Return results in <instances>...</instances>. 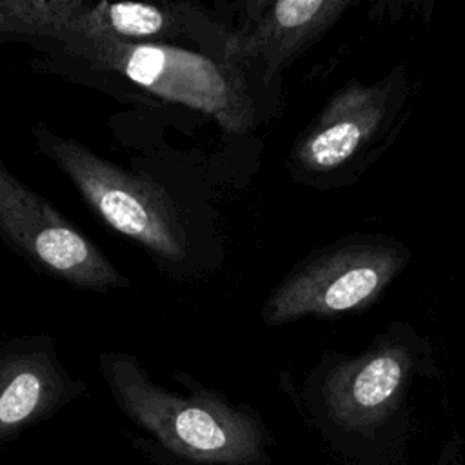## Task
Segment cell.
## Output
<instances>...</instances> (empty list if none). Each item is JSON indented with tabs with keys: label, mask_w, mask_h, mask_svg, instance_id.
<instances>
[{
	"label": "cell",
	"mask_w": 465,
	"mask_h": 465,
	"mask_svg": "<svg viewBox=\"0 0 465 465\" xmlns=\"http://www.w3.org/2000/svg\"><path fill=\"white\" fill-rule=\"evenodd\" d=\"M436 374L434 345L407 320H392L358 354L325 351L305 380L311 407L347 430L398 416L418 376Z\"/></svg>",
	"instance_id": "5b68a950"
},
{
	"label": "cell",
	"mask_w": 465,
	"mask_h": 465,
	"mask_svg": "<svg viewBox=\"0 0 465 465\" xmlns=\"http://www.w3.org/2000/svg\"><path fill=\"white\" fill-rule=\"evenodd\" d=\"M85 392L58 356L51 334L15 336L0 343V445L47 420Z\"/></svg>",
	"instance_id": "9c48e42d"
},
{
	"label": "cell",
	"mask_w": 465,
	"mask_h": 465,
	"mask_svg": "<svg viewBox=\"0 0 465 465\" xmlns=\"http://www.w3.org/2000/svg\"><path fill=\"white\" fill-rule=\"evenodd\" d=\"M98 367L118 409L169 452L202 465H258L265 460L269 434L260 416L191 374H173L187 389L178 394L158 385L129 352L104 351Z\"/></svg>",
	"instance_id": "7a4b0ae2"
},
{
	"label": "cell",
	"mask_w": 465,
	"mask_h": 465,
	"mask_svg": "<svg viewBox=\"0 0 465 465\" xmlns=\"http://www.w3.org/2000/svg\"><path fill=\"white\" fill-rule=\"evenodd\" d=\"M36 67L76 82L136 87L154 100L200 111L232 134H245L280 107V94L223 58L171 44L111 36H60L31 45Z\"/></svg>",
	"instance_id": "6da1fadb"
},
{
	"label": "cell",
	"mask_w": 465,
	"mask_h": 465,
	"mask_svg": "<svg viewBox=\"0 0 465 465\" xmlns=\"http://www.w3.org/2000/svg\"><path fill=\"white\" fill-rule=\"evenodd\" d=\"M94 31V2L87 0H0V45L38 44Z\"/></svg>",
	"instance_id": "30bf717a"
},
{
	"label": "cell",
	"mask_w": 465,
	"mask_h": 465,
	"mask_svg": "<svg viewBox=\"0 0 465 465\" xmlns=\"http://www.w3.org/2000/svg\"><path fill=\"white\" fill-rule=\"evenodd\" d=\"M411 260V247L394 236L345 234L291 267L265 298L262 323L280 327L303 318L363 312L381 300Z\"/></svg>",
	"instance_id": "8992f818"
},
{
	"label": "cell",
	"mask_w": 465,
	"mask_h": 465,
	"mask_svg": "<svg viewBox=\"0 0 465 465\" xmlns=\"http://www.w3.org/2000/svg\"><path fill=\"white\" fill-rule=\"evenodd\" d=\"M0 240L45 276L89 292L125 291L131 280L49 200L0 160Z\"/></svg>",
	"instance_id": "52a82bcc"
},
{
	"label": "cell",
	"mask_w": 465,
	"mask_h": 465,
	"mask_svg": "<svg viewBox=\"0 0 465 465\" xmlns=\"http://www.w3.org/2000/svg\"><path fill=\"white\" fill-rule=\"evenodd\" d=\"M409 100L403 62L372 84L345 82L292 142L285 160L291 180L316 191L354 185L392 143Z\"/></svg>",
	"instance_id": "277c9868"
},
{
	"label": "cell",
	"mask_w": 465,
	"mask_h": 465,
	"mask_svg": "<svg viewBox=\"0 0 465 465\" xmlns=\"http://www.w3.org/2000/svg\"><path fill=\"white\" fill-rule=\"evenodd\" d=\"M40 154L74 185L91 213L114 232L142 247L171 278H193L191 238L178 203L151 176L102 158L85 143L31 124Z\"/></svg>",
	"instance_id": "3957f363"
},
{
	"label": "cell",
	"mask_w": 465,
	"mask_h": 465,
	"mask_svg": "<svg viewBox=\"0 0 465 465\" xmlns=\"http://www.w3.org/2000/svg\"><path fill=\"white\" fill-rule=\"evenodd\" d=\"M360 0H251L232 29L227 62L280 94L282 73L318 44Z\"/></svg>",
	"instance_id": "ba28073f"
}]
</instances>
